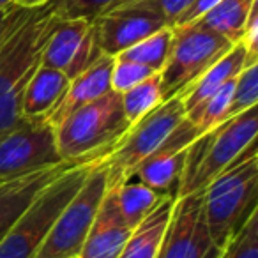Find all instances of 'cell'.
I'll return each instance as SVG.
<instances>
[{"mask_svg": "<svg viewBox=\"0 0 258 258\" xmlns=\"http://www.w3.org/2000/svg\"><path fill=\"white\" fill-rule=\"evenodd\" d=\"M193 2L195 0H135L131 4L156 13L168 27H175L179 18L193 6Z\"/></svg>", "mask_w": 258, "mask_h": 258, "instance_id": "cell-29", "label": "cell"}, {"mask_svg": "<svg viewBox=\"0 0 258 258\" xmlns=\"http://www.w3.org/2000/svg\"><path fill=\"white\" fill-rule=\"evenodd\" d=\"M172 29V48L165 66L159 71L163 101L182 96L211 66H214L233 46L225 37L197 23H187Z\"/></svg>", "mask_w": 258, "mask_h": 258, "instance_id": "cell-7", "label": "cell"}, {"mask_svg": "<svg viewBox=\"0 0 258 258\" xmlns=\"http://www.w3.org/2000/svg\"><path fill=\"white\" fill-rule=\"evenodd\" d=\"M175 200V197L161 198V202L133 228L118 258H156L172 218Z\"/></svg>", "mask_w": 258, "mask_h": 258, "instance_id": "cell-18", "label": "cell"}, {"mask_svg": "<svg viewBox=\"0 0 258 258\" xmlns=\"http://www.w3.org/2000/svg\"><path fill=\"white\" fill-rule=\"evenodd\" d=\"M198 137V129L186 117L172 135L133 170L129 179L145 184L161 197L177 198L187 149Z\"/></svg>", "mask_w": 258, "mask_h": 258, "instance_id": "cell-11", "label": "cell"}, {"mask_svg": "<svg viewBox=\"0 0 258 258\" xmlns=\"http://www.w3.org/2000/svg\"><path fill=\"white\" fill-rule=\"evenodd\" d=\"M6 13H8V8H6V9H0V36H2V29H4Z\"/></svg>", "mask_w": 258, "mask_h": 258, "instance_id": "cell-33", "label": "cell"}, {"mask_svg": "<svg viewBox=\"0 0 258 258\" xmlns=\"http://www.w3.org/2000/svg\"><path fill=\"white\" fill-rule=\"evenodd\" d=\"M131 127L122 110L120 94L110 90L85 104L55 127V140L62 161L97 163L115 149Z\"/></svg>", "mask_w": 258, "mask_h": 258, "instance_id": "cell-3", "label": "cell"}, {"mask_svg": "<svg viewBox=\"0 0 258 258\" xmlns=\"http://www.w3.org/2000/svg\"><path fill=\"white\" fill-rule=\"evenodd\" d=\"M172 39L173 29L172 27H165V29L145 37L144 41H140L138 44L131 46L124 53L117 55V57L124 58V60L137 62V64H142L145 68L152 69L154 73H159L163 69V66H165L166 58H168L170 48H172Z\"/></svg>", "mask_w": 258, "mask_h": 258, "instance_id": "cell-22", "label": "cell"}, {"mask_svg": "<svg viewBox=\"0 0 258 258\" xmlns=\"http://www.w3.org/2000/svg\"><path fill=\"white\" fill-rule=\"evenodd\" d=\"M90 25L92 20L85 18L58 20L44 46L41 64L66 73V69L75 60L87 32L90 30Z\"/></svg>", "mask_w": 258, "mask_h": 258, "instance_id": "cell-19", "label": "cell"}, {"mask_svg": "<svg viewBox=\"0 0 258 258\" xmlns=\"http://www.w3.org/2000/svg\"><path fill=\"white\" fill-rule=\"evenodd\" d=\"M186 118L182 96L163 101L147 115L135 122L117 142L115 149L104 159L97 161L106 172L108 187H117L127 180L133 170L156 151L172 131Z\"/></svg>", "mask_w": 258, "mask_h": 258, "instance_id": "cell-6", "label": "cell"}, {"mask_svg": "<svg viewBox=\"0 0 258 258\" xmlns=\"http://www.w3.org/2000/svg\"><path fill=\"white\" fill-rule=\"evenodd\" d=\"M113 57L110 55H103L97 58L89 69L73 78L69 82V87L66 90L64 97L60 99L58 106L48 118V124L57 127L64 118H68L71 113L80 110L85 104L92 103V101L103 97L111 90L110 78H111V69H113Z\"/></svg>", "mask_w": 258, "mask_h": 258, "instance_id": "cell-15", "label": "cell"}, {"mask_svg": "<svg viewBox=\"0 0 258 258\" xmlns=\"http://www.w3.org/2000/svg\"><path fill=\"white\" fill-rule=\"evenodd\" d=\"M117 2L118 0H50L46 6L58 20H96L111 11Z\"/></svg>", "mask_w": 258, "mask_h": 258, "instance_id": "cell-26", "label": "cell"}, {"mask_svg": "<svg viewBox=\"0 0 258 258\" xmlns=\"http://www.w3.org/2000/svg\"><path fill=\"white\" fill-rule=\"evenodd\" d=\"M120 99H122V110H124L125 118L129 120V124L133 125L144 115H147L158 104L163 103L159 73L149 76L147 80L140 82L138 85L125 90L124 94H120Z\"/></svg>", "mask_w": 258, "mask_h": 258, "instance_id": "cell-23", "label": "cell"}, {"mask_svg": "<svg viewBox=\"0 0 258 258\" xmlns=\"http://www.w3.org/2000/svg\"><path fill=\"white\" fill-rule=\"evenodd\" d=\"M247 60V51L240 43L233 44L232 50L226 55H223L214 66L207 69L204 75L200 76L197 83L191 89H187L182 94V103L184 110H186V117L193 115L212 94H216L225 83L233 80L240 73Z\"/></svg>", "mask_w": 258, "mask_h": 258, "instance_id": "cell-17", "label": "cell"}, {"mask_svg": "<svg viewBox=\"0 0 258 258\" xmlns=\"http://www.w3.org/2000/svg\"><path fill=\"white\" fill-rule=\"evenodd\" d=\"M219 258H258V212L225 244Z\"/></svg>", "mask_w": 258, "mask_h": 258, "instance_id": "cell-27", "label": "cell"}, {"mask_svg": "<svg viewBox=\"0 0 258 258\" xmlns=\"http://www.w3.org/2000/svg\"><path fill=\"white\" fill-rule=\"evenodd\" d=\"M204 214L216 246L225 244L256 212L258 154L256 142L219 173L204 191Z\"/></svg>", "mask_w": 258, "mask_h": 258, "instance_id": "cell-2", "label": "cell"}, {"mask_svg": "<svg viewBox=\"0 0 258 258\" xmlns=\"http://www.w3.org/2000/svg\"><path fill=\"white\" fill-rule=\"evenodd\" d=\"M131 2H135V0H118L117 4L113 6V9L120 8V6H125V4H131ZM108 13H110V11H108ZM104 15H106V13H104ZM101 16H103V15H101Z\"/></svg>", "mask_w": 258, "mask_h": 258, "instance_id": "cell-34", "label": "cell"}, {"mask_svg": "<svg viewBox=\"0 0 258 258\" xmlns=\"http://www.w3.org/2000/svg\"><path fill=\"white\" fill-rule=\"evenodd\" d=\"M11 4H13V0H0V9H6Z\"/></svg>", "mask_w": 258, "mask_h": 258, "instance_id": "cell-35", "label": "cell"}, {"mask_svg": "<svg viewBox=\"0 0 258 258\" xmlns=\"http://www.w3.org/2000/svg\"><path fill=\"white\" fill-rule=\"evenodd\" d=\"M256 4L258 0H221L193 23L225 37L232 44H237L242 39L247 16Z\"/></svg>", "mask_w": 258, "mask_h": 258, "instance_id": "cell-20", "label": "cell"}, {"mask_svg": "<svg viewBox=\"0 0 258 258\" xmlns=\"http://www.w3.org/2000/svg\"><path fill=\"white\" fill-rule=\"evenodd\" d=\"M233 83L235 78L230 80L228 83L221 87L216 94H212L193 115L187 117L198 129V133L204 135L211 129L218 127L219 124L226 120V113H228L230 103H232V94H233Z\"/></svg>", "mask_w": 258, "mask_h": 258, "instance_id": "cell-25", "label": "cell"}, {"mask_svg": "<svg viewBox=\"0 0 258 258\" xmlns=\"http://www.w3.org/2000/svg\"><path fill=\"white\" fill-rule=\"evenodd\" d=\"M256 133L258 111L253 106L200 135L187 149L177 198L204 191L256 142Z\"/></svg>", "mask_w": 258, "mask_h": 258, "instance_id": "cell-4", "label": "cell"}, {"mask_svg": "<svg viewBox=\"0 0 258 258\" xmlns=\"http://www.w3.org/2000/svg\"><path fill=\"white\" fill-rule=\"evenodd\" d=\"M78 163L64 161L51 168H44L16 179L0 180V239L11 230L36 195Z\"/></svg>", "mask_w": 258, "mask_h": 258, "instance_id": "cell-14", "label": "cell"}, {"mask_svg": "<svg viewBox=\"0 0 258 258\" xmlns=\"http://www.w3.org/2000/svg\"><path fill=\"white\" fill-rule=\"evenodd\" d=\"M133 230L118 211L113 189H106L76 258H118Z\"/></svg>", "mask_w": 258, "mask_h": 258, "instance_id": "cell-13", "label": "cell"}, {"mask_svg": "<svg viewBox=\"0 0 258 258\" xmlns=\"http://www.w3.org/2000/svg\"><path fill=\"white\" fill-rule=\"evenodd\" d=\"M104 55L117 57L131 46L168 27L156 13L140 6L127 4L111 9L110 13L94 20Z\"/></svg>", "mask_w": 258, "mask_h": 258, "instance_id": "cell-12", "label": "cell"}, {"mask_svg": "<svg viewBox=\"0 0 258 258\" xmlns=\"http://www.w3.org/2000/svg\"><path fill=\"white\" fill-rule=\"evenodd\" d=\"M115 191L118 211H120L124 221L131 230L161 202V195L152 191L145 184L138 182L135 179H127L117 187H108Z\"/></svg>", "mask_w": 258, "mask_h": 258, "instance_id": "cell-21", "label": "cell"}, {"mask_svg": "<svg viewBox=\"0 0 258 258\" xmlns=\"http://www.w3.org/2000/svg\"><path fill=\"white\" fill-rule=\"evenodd\" d=\"M57 22L48 6L34 9L8 6L0 36V140L25 122L23 94L41 66L44 46Z\"/></svg>", "mask_w": 258, "mask_h": 258, "instance_id": "cell-1", "label": "cell"}, {"mask_svg": "<svg viewBox=\"0 0 258 258\" xmlns=\"http://www.w3.org/2000/svg\"><path fill=\"white\" fill-rule=\"evenodd\" d=\"M221 247L209 233L204 214V193L175 200L170 223L156 258H219Z\"/></svg>", "mask_w": 258, "mask_h": 258, "instance_id": "cell-10", "label": "cell"}, {"mask_svg": "<svg viewBox=\"0 0 258 258\" xmlns=\"http://www.w3.org/2000/svg\"><path fill=\"white\" fill-rule=\"evenodd\" d=\"M240 44L246 48L247 55L258 57V4L251 9L249 16H247V22H246V25H244Z\"/></svg>", "mask_w": 258, "mask_h": 258, "instance_id": "cell-30", "label": "cell"}, {"mask_svg": "<svg viewBox=\"0 0 258 258\" xmlns=\"http://www.w3.org/2000/svg\"><path fill=\"white\" fill-rule=\"evenodd\" d=\"M50 0H13V4L20 6V8H27V9H34V8H43L46 6Z\"/></svg>", "mask_w": 258, "mask_h": 258, "instance_id": "cell-32", "label": "cell"}, {"mask_svg": "<svg viewBox=\"0 0 258 258\" xmlns=\"http://www.w3.org/2000/svg\"><path fill=\"white\" fill-rule=\"evenodd\" d=\"M108 189L106 172L96 163L73 200L55 219L34 258H76Z\"/></svg>", "mask_w": 258, "mask_h": 258, "instance_id": "cell-8", "label": "cell"}, {"mask_svg": "<svg viewBox=\"0 0 258 258\" xmlns=\"http://www.w3.org/2000/svg\"><path fill=\"white\" fill-rule=\"evenodd\" d=\"M258 101V57L247 55V60L233 83L232 103H230L226 120L249 108L256 106Z\"/></svg>", "mask_w": 258, "mask_h": 258, "instance_id": "cell-24", "label": "cell"}, {"mask_svg": "<svg viewBox=\"0 0 258 258\" xmlns=\"http://www.w3.org/2000/svg\"><path fill=\"white\" fill-rule=\"evenodd\" d=\"M152 75H156V73L152 69L145 68V66L115 57L113 69H111V78H110L111 90L118 94H124L125 90L138 85V83L147 80Z\"/></svg>", "mask_w": 258, "mask_h": 258, "instance_id": "cell-28", "label": "cell"}, {"mask_svg": "<svg viewBox=\"0 0 258 258\" xmlns=\"http://www.w3.org/2000/svg\"><path fill=\"white\" fill-rule=\"evenodd\" d=\"M219 2H221V0H195L193 6H191V8L179 18V22H177L175 27L187 25V23L197 22L200 16H204L207 11H211V9L214 8L216 4H219Z\"/></svg>", "mask_w": 258, "mask_h": 258, "instance_id": "cell-31", "label": "cell"}, {"mask_svg": "<svg viewBox=\"0 0 258 258\" xmlns=\"http://www.w3.org/2000/svg\"><path fill=\"white\" fill-rule=\"evenodd\" d=\"M69 87L62 71L41 64L36 69L22 101V117L27 122H48Z\"/></svg>", "mask_w": 258, "mask_h": 258, "instance_id": "cell-16", "label": "cell"}, {"mask_svg": "<svg viewBox=\"0 0 258 258\" xmlns=\"http://www.w3.org/2000/svg\"><path fill=\"white\" fill-rule=\"evenodd\" d=\"M96 163L76 165L44 186L0 239V258H34L55 219L73 200Z\"/></svg>", "mask_w": 258, "mask_h": 258, "instance_id": "cell-5", "label": "cell"}, {"mask_svg": "<svg viewBox=\"0 0 258 258\" xmlns=\"http://www.w3.org/2000/svg\"><path fill=\"white\" fill-rule=\"evenodd\" d=\"M55 127L48 122H22L0 140V180L16 179L60 165Z\"/></svg>", "mask_w": 258, "mask_h": 258, "instance_id": "cell-9", "label": "cell"}]
</instances>
